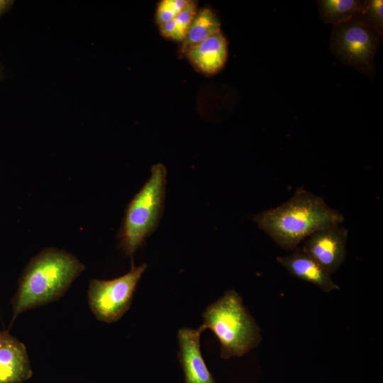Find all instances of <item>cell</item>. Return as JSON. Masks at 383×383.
Returning <instances> with one entry per match:
<instances>
[{"label": "cell", "instance_id": "obj_1", "mask_svg": "<svg viewBox=\"0 0 383 383\" xmlns=\"http://www.w3.org/2000/svg\"><path fill=\"white\" fill-rule=\"evenodd\" d=\"M253 220L280 248L294 250L314 232L342 223L344 216L323 197L300 187L288 201L257 213Z\"/></svg>", "mask_w": 383, "mask_h": 383}, {"label": "cell", "instance_id": "obj_2", "mask_svg": "<svg viewBox=\"0 0 383 383\" xmlns=\"http://www.w3.org/2000/svg\"><path fill=\"white\" fill-rule=\"evenodd\" d=\"M77 257L47 248L33 257L23 270L13 304V318L23 311L58 299L84 270Z\"/></svg>", "mask_w": 383, "mask_h": 383}, {"label": "cell", "instance_id": "obj_3", "mask_svg": "<svg viewBox=\"0 0 383 383\" xmlns=\"http://www.w3.org/2000/svg\"><path fill=\"white\" fill-rule=\"evenodd\" d=\"M203 318L200 327L210 329L216 336L223 359L243 356L261 341L260 327L233 289L208 306Z\"/></svg>", "mask_w": 383, "mask_h": 383}, {"label": "cell", "instance_id": "obj_4", "mask_svg": "<svg viewBox=\"0 0 383 383\" xmlns=\"http://www.w3.org/2000/svg\"><path fill=\"white\" fill-rule=\"evenodd\" d=\"M167 174L164 165H154L150 178L127 206L118 238L128 256H133L158 226L164 210Z\"/></svg>", "mask_w": 383, "mask_h": 383}, {"label": "cell", "instance_id": "obj_5", "mask_svg": "<svg viewBox=\"0 0 383 383\" xmlns=\"http://www.w3.org/2000/svg\"><path fill=\"white\" fill-rule=\"evenodd\" d=\"M382 38L355 16L348 22L333 26L329 48L341 63L373 79L377 74L374 57Z\"/></svg>", "mask_w": 383, "mask_h": 383}, {"label": "cell", "instance_id": "obj_6", "mask_svg": "<svg viewBox=\"0 0 383 383\" xmlns=\"http://www.w3.org/2000/svg\"><path fill=\"white\" fill-rule=\"evenodd\" d=\"M147 267L146 264L135 267L124 275L111 279L91 280L88 301L91 311L101 321L113 323L128 310L138 281Z\"/></svg>", "mask_w": 383, "mask_h": 383}, {"label": "cell", "instance_id": "obj_7", "mask_svg": "<svg viewBox=\"0 0 383 383\" xmlns=\"http://www.w3.org/2000/svg\"><path fill=\"white\" fill-rule=\"evenodd\" d=\"M348 235L341 223L332 225L307 237L301 249L331 275L345 260Z\"/></svg>", "mask_w": 383, "mask_h": 383}, {"label": "cell", "instance_id": "obj_8", "mask_svg": "<svg viewBox=\"0 0 383 383\" xmlns=\"http://www.w3.org/2000/svg\"><path fill=\"white\" fill-rule=\"evenodd\" d=\"M204 330L183 328L178 331L179 357L186 383H215L200 349Z\"/></svg>", "mask_w": 383, "mask_h": 383}, {"label": "cell", "instance_id": "obj_9", "mask_svg": "<svg viewBox=\"0 0 383 383\" xmlns=\"http://www.w3.org/2000/svg\"><path fill=\"white\" fill-rule=\"evenodd\" d=\"M31 376L24 344L7 331H0V383H21Z\"/></svg>", "mask_w": 383, "mask_h": 383}, {"label": "cell", "instance_id": "obj_10", "mask_svg": "<svg viewBox=\"0 0 383 383\" xmlns=\"http://www.w3.org/2000/svg\"><path fill=\"white\" fill-rule=\"evenodd\" d=\"M276 260L292 276L315 285L324 292L340 289L331 275L301 248H296L290 255L278 256Z\"/></svg>", "mask_w": 383, "mask_h": 383}, {"label": "cell", "instance_id": "obj_11", "mask_svg": "<svg viewBox=\"0 0 383 383\" xmlns=\"http://www.w3.org/2000/svg\"><path fill=\"white\" fill-rule=\"evenodd\" d=\"M184 53L197 70L205 74H214L223 67L226 61L227 42L219 32L189 48Z\"/></svg>", "mask_w": 383, "mask_h": 383}, {"label": "cell", "instance_id": "obj_12", "mask_svg": "<svg viewBox=\"0 0 383 383\" xmlns=\"http://www.w3.org/2000/svg\"><path fill=\"white\" fill-rule=\"evenodd\" d=\"M221 32V23L215 13L209 8H202L194 18L181 50L185 52L189 48L200 43Z\"/></svg>", "mask_w": 383, "mask_h": 383}, {"label": "cell", "instance_id": "obj_13", "mask_svg": "<svg viewBox=\"0 0 383 383\" xmlns=\"http://www.w3.org/2000/svg\"><path fill=\"white\" fill-rule=\"evenodd\" d=\"M362 0H318L316 1L322 21L333 26L348 22L355 17Z\"/></svg>", "mask_w": 383, "mask_h": 383}, {"label": "cell", "instance_id": "obj_14", "mask_svg": "<svg viewBox=\"0 0 383 383\" xmlns=\"http://www.w3.org/2000/svg\"><path fill=\"white\" fill-rule=\"evenodd\" d=\"M356 16L374 31L383 35L382 0H363Z\"/></svg>", "mask_w": 383, "mask_h": 383}, {"label": "cell", "instance_id": "obj_15", "mask_svg": "<svg viewBox=\"0 0 383 383\" xmlns=\"http://www.w3.org/2000/svg\"><path fill=\"white\" fill-rule=\"evenodd\" d=\"M188 0H162L157 6L156 21L160 26L173 20L187 6Z\"/></svg>", "mask_w": 383, "mask_h": 383}, {"label": "cell", "instance_id": "obj_16", "mask_svg": "<svg viewBox=\"0 0 383 383\" xmlns=\"http://www.w3.org/2000/svg\"><path fill=\"white\" fill-rule=\"evenodd\" d=\"M196 13V3L189 1L187 6L174 18L176 26L183 40Z\"/></svg>", "mask_w": 383, "mask_h": 383}, {"label": "cell", "instance_id": "obj_17", "mask_svg": "<svg viewBox=\"0 0 383 383\" xmlns=\"http://www.w3.org/2000/svg\"><path fill=\"white\" fill-rule=\"evenodd\" d=\"M160 30L161 34L165 38L177 41H183V39L176 26L174 18L170 21L160 25Z\"/></svg>", "mask_w": 383, "mask_h": 383}, {"label": "cell", "instance_id": "obj_18", "mask_svg": "<svg viewBox=\"0 0 383 383\" xmlns=\"http://www.w3.org/2000/svg\"><path fill=\"white\" fill-rule=\"evenodd\" d=\"M13 4V0H0V18L11 10Z\"/></svg>", "mask_w": 383, "mask_h": 383}, {"label": "cell", "instance_id": "obj_19", "mask_svg": "<svg viewBox=\"0 0 383 383\" xmlns=\"http://www.w3.org/2000/svg\"><path fill=\"white\" fill-rule=\"evenodd\" d=\"M1 75V67H0V77Z\"/></svg>", "mask_w": 383, "mask_h": 383}]
</instances>
